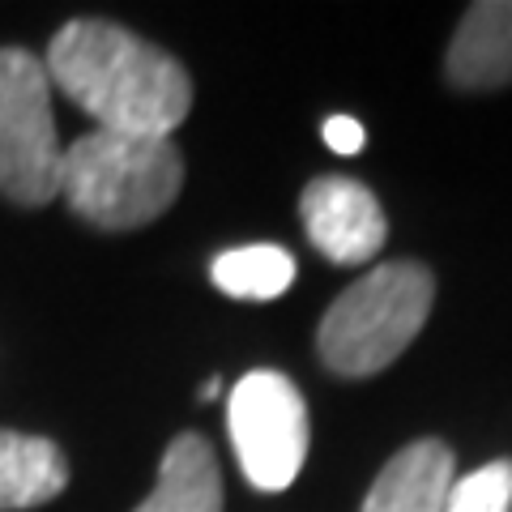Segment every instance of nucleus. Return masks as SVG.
I'll return each mask as SVG.
<instances>
[{"mask_svg":"<svg viewBox=\"0 0 512 512\" xmlns=\"http://www.w3.org/2000/svg\"><path fill=\"white\" fill-rule=\"evenodd\" d=\"M52 86L111 133L171 137L192 107V77L163 47L99 18L56 30L43 60Z\"/></svg>","mask_w":512,"mask_h":512,"instance_id":"1","label":"nucleus"},{"mask_svg":"<svg viewBox=\"0 0 512 512\" xmlns=\"http://www.w3.org/2000/svg\"><path fill=\"white\" fill-rule=\"evenodd\" d=\"M184 188V158L171 137L94 133L60 154V197L99 231H137L163 218Z\"/></svg>","mask_w":512,"mask_h":512,"instance_id":"2","label":"nucleus"},{"mask_svg":"<svg viewBox=\"0 0 512 512\" xmlns=\"http://www.w3.org/2000/svg\"><path fill=\"white\" fill-rule=\"evenodd\" d=\"M431 303H436V278L427 265L389 261L367 269L329 303L325 320H320V359L338 376L384 372L423 333Z\"/></svg>","mask_w":512,"mask_h":512,"instance_id":"3","label":"nucleus"},{"mask_svg":"<svg viewBox=\"0 0 512 512\" xmlns=\"http://www.w3.org/2000/svg\"><path fill=\"white\" fill-rule=\"evenodd\" d=\"M60 154L43 60L26 47H0V197L18 205L56 201Z\"/></svg>","mask_w":512,"mask_h":512,"instance_id":"4","label":"nucleus"},{"mask_svg":"<svg viewBox=\"0 0 512 512\" xmlns=\"http://www.w3.org/2000/svg\"><path fill=\"white\" fill-rule=\"evenodd\" d=\"M227 431L239 470L256 491H286L308 461V406L291 376L248 372L231 389Z\"/></svg>","mask_w":512,"mask_h":512,"instance_id":"5","label":"nucleus"},{"mask_svg":"<svg viewBox=\"0 0 512 512\" xmlns=\"http://www.w3.org/2000/svg\"><path fill=\"white\" fill-rule=\"evenodd\" d=\"M303 231H308L312 248L329 256L333 265H363L384 248L389 239V222H384L380 201L372 188L346 175H320L303 188L299 197Z\"/></svg>","mask_w":512,"mask_h":512,"instance_id":"6","label":"nucleus"},{"mask_svg":"<svg viewBox=\"0 0 512 512\" xmlns=\"http://www.w3.org/2000/svg\"><path fill=\"white\" fill-rule=\"evenodd\" d=\"M448 82L495 90L512 82V0H478L448 43Z\"/></svg>","mask_w":512,"mask_h":512,"instance_id":"7","label":"nucleus"},{"mask_svg":"<svg viewBox=\"0 0 512 512\" xmlns=\"http://www.w3.org/2000/svg\"><path fill=\"white\" fill-rule=\"evenodd\" d=\"M453 491V453L444 440H414L384 461L363 512H444Z\"/></svg>","mask_w":512,"mask_h":512,"instance_id":"8","label":"nucleus"},{"mask_svg":"<svg viewBox=\"0 0 512 512\" xmlns=\"http://www.w3.org/2000/svg\"><path fill=\"white\" fill-rule=\"evenodd\" d=\"M133 512H222V474L201 436H175L158 466L154 491Z\"/></svg>","mask_w":512,"mask_h":512,"instance_id":"9","label":"nucleus"},{"mask_svg":"<svg viewBox=\"0 0 512 512\" xmlns=\"http://www.w3.org/2000/svg\"><path fill=\"white\" fill-rule=\"evenodd\" d=\"M69 487V457L43 436L0 427V512L52 504Z\"/></svg>","mask_w":512,"mask_h":512,"instance_id":"10","label":"nucleus"},{"mask_svg":"<svg viewBox=\"0 0 512 512\" xmlns=\"http://www.w3.org/2000/svg\"><path fill=\"white\" fill-rule=\"evenodd\" d=\"M210 278L222 295L231 299H278L291 291L295 282V256L278 244H248V248H227L214 256Z\"/></svg>","mask_w":512,"mask_h":512,"instance_id":"11","label":"nucleus"},{"mask_svg":"<svg viewBox=\"0 0 512 512\" xmlns=\"http://www.w3.org/2000/svg\"><path fill=\"white\" fill-rule=\"evenodd\" d=\"M444 512H512V461H487L483 470L457 478Z\"/></svg>","mask_w":512,"mask_h":512,"instance_id":"12","label":"nucleus"},{"mask_svg":"<svg viewBox=\"0 0 512 512\" xmlns=\"http://www.w3.org/2000/svg\"><path fill=\"white\" fill-rule=\"evenodd\" d=\"M320 137H325V146H329L333 154H359L363 141H367L363 124H359L355 116H329L325 128H320Z\"/></svg>","mask_w":512,"mask_h":512,"instance_id":"13","label":"nucleus"},{"mask_svg":"<svg viewBox=\"0 0 512 512\" xmlns=\"http://www.w3.org/2000/svg\"><path fill=\"white\" fill-rule=\"evenodd\" d=\"M218 393H222V380H218V376L201 384V402H214V397H218Z\"/></svg>","mask_w":512,"mask_h":512,"instance_id":"14","label":"nucleus"}]
</instances>
